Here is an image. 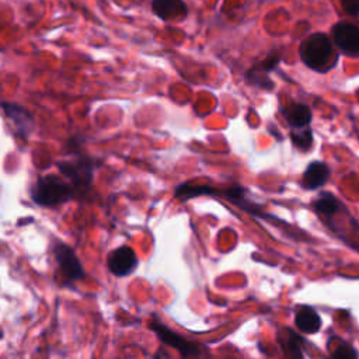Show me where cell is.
Segmentation results:
<instances>
[{
    "mask_svg": "<svg viewBox=\"0 0 359 359\" xmlns=\"http://www.w3.org/2000/svg\"><path fill=\"white\" fill-rule=\"evenodd\" d=\"M59 172L66 178L79 195H84L90 191L94 171L98 167V161L88 156H77L74 160H65L56 163Z\"/></svg>",
    "mask_w": 359,
    "mask_h": 359,
    "instance_id": "3",
    "label": "cell"
},
{
    "mask_svg": "<svg viewBox=\"0 0 359 359\" xmlns=\"http://www.w3.org/2000/svg\"><path fill=\"white\" fill-rule=\"evenodd\" d=\"M201 195H220V191L212 185H194L189 182L180 184L174 191V198L180 201H188Z\"/></svg>",
    "mask_w": 359,
    "mask_h": 359,
    "instance_id": "16",
    "label": "cell"
},
{
    "mask_svg": "<svg viewBox=\"0 0 359 359\" xmlns=\"http://www.w3.org/2000/svg\"><path fill=\"white\" fill-rule=\"evenodd\" d=\"M335 45L348 55L359 52V28L349 22H338L332 27Z\"/></svg>",
    "mask_w": 359,
    "mask_h": 359,
    "instance_id": "8",
    "label": "cell"
},
{
    "mask_svg": "<svg viewBox=\"0 0 359 359\" xmlns=\"http://www.w3.org/2000/svg\"><path fill=\"white\" fill-rule=\"evenodd\" d=\"M220 196L224 198L226 201L231 202L233 205H236L237 208H240L241 210H245L247 213L252 215V216H258V217H264L266 215H264L262 212V206L255 203L250 196L245 188L236 185L231 188H226L223 191H220Z\"/></svg>",
    "mask_w": 359,
    "mask_h": 359,
    "instance_id": "9",
    "label": "cell"
},
{
    "mask_svg": "<svg viewBox=\"0 0 359 359\" xmlns=\"http://www.w3.org/2000/svg\"><path fill=\"white\" fill-rule=\"evenodd\" d=\"M77 195L73 185L56 174H46L36 180L29 189L31 199L39 206H57Z\"/></svg>",
    "mask_w": 359,
    "mask_h": 359,
    "instance_id": "1",
    "label": "cell"
},
{
    "mask_svg": "<svg viewBox=\"0 0 359 359\" xmlns=\"http://www.w3.org/2000/svg\"><path fill=\"white\" fill-rule=\"evenodd\" d=\"M150 330L154 331V334L163 344L177 349L184 358H195V356H199L202 352V348L199 345L187 339L181 334H177L175 331H172L158 320H153L150 323Z\"/></svg>",
    "mask_w": 359,
    "mask_h": 359,
    "instance_id": "4",
    "label": "cell"
},
{
    "mask_svg": "<svg viewBox=\"0 0 359 359\" xmlns=\"http://www.w3.org/2000/svg\"><path fill=\"white\" fill-rule=\"evenodd\" d=\"M331 359H359V353L349 342L339 341V344L331 352Z\"/></svg>",
    "mask_w": 359,
    "mask_h": 359,
    "instance_id": "19",
    "label": "cell"
},
{
    "mask_svg": "<svg viewBox=\"0 0 359 359\" xmlns=\"http://www.w3.org/2000/svg\"><path fill=\"white\" fill-rule=\"evenodd\" d=\"M331 177V168L328 164L320 160H314L309 163L302 175V187L307 191H314L321 188L328 182Z\"/></svg>",
    "mask_w": 359,
    "mask_h": 359,
    "instance_id": "10",
    "label": "cell"
},
{
    "mask_svg": "<svg viewBox=\"0 0 359 359\" xmlns=\"http://www.w3.org/2000/svg\"><path fill=\"white\" fill-rule=\"evenodd\" d=\"M282 115L292 129L309 126L311 122V109L302 102H289L282 107Z\"/></svg>",
    "mask_w": 359,
    "mask_h": 359,
    "instance_id": "14",
    "label": "cell"
},
{
    "mask_svg": "<svg viewBox=\"0 0 359 359\" xmlns=\"http://www.w3.org/2000/svg\"><path fill=\"white\" fill-rule=\"evenodd\" d=\"M299 55L307 67L321 73L330 70L337 60L334 56L332 43L323 32L311 34L303 39L299 48Z\"/></svg>",
    "mask_w": 359,
    "mask_h": 359,
    "instance_id": "2",
    "label": "cell"
},
{
    "mask_svg": "<svg viewBox=\"0 0 359 359\" xmlns=\"http://www.w3.org/2000/svg\"><path fill=\"white\" fill-rule=\"evenodd\" d=\"M156 359H157V358H156Z\"/></svg>",
    "mask_w": 359,
    "mask_h": 359,
    "instance_id": "21",
    "label": "cell"
},
{
    "mask_svg": "<svg viewBox=\"0 0 359 359\" xmlns=\"http://www.w3.org/2000/svg\"><path fill=\"white\" fill-rule=\"evenodd\" d=\"M1 107H3V111L7 116V119L13 123L15 135L18 137L27 140L35 128V119H34L32 114L15 102L4 101L1 104Z\"/></svg>",
    "mask_w": 359,
    "mask_h": 359,
    "instance_id": "6",
    "label": "cell"
},
{
    "mask_svg": "<svg viewBox=\"0 0 359 359\" xmlns=\"http://www.w3.org/2000/svg\"><path fill=\"white\" fill-rule=\"evenodd\" d=\"M344 10L351 15L359 14V0H341Z\"/></svg>",
    "mask_w": 359,
    "mask_h": 359,
    "instance_id": "20",
    "label": "cell"
},
{
    "mask_svg": "<svg viewBox=\"0 0 359 359\" xmlns=\"http://www.w3.org/2000/svg\"><path fill=\"white\" fill-rule=\"evenodd\" d=\"M53 254L59 266V273L67 283L84 278L83 265L70 245L63 241H57L53 247Z\"/></svg>",
    "mask_w": 359,
    "mask_h": 359,
    "instance_id": "5",
    "label": "cell"
},
{
    "mask_svg": "<svg viewBox=\"0 0 359 359\" xmlns=\"http://www.w3.org/2000/svg\"><path fill=\"white\" fill-rule=\"evenodd\" d=\"M294 324L304 334H316L320 331L323 321L317 310L311 306H300L294 314Z\"/></svg>",
    "mask_w": 359,
    "mask_h": 359,
    "instance_id": "15",
    "label": "cell"
},
{
    "mask_svg": "<svg viewBox=\"0 0 359 359\" xmlns=\"http://www.w3.org/2000/svg\"><path fill=\"white\" fill-rule=\"evenodd\" d=\"M314 212L323 217V220H328L344 210L346 206L331 192L323 191L320 195L311 202Z\"/></svg>",
    "mask_w": 359,
    "mask_h": 359,
    "instance_id": "13",
    "label": "cell"
},
{
    "mask_svg": "<svg viewBox=\"0 0 359 359\" xmlns=\"http://www.w3.org/2000/svg\"><path fill=\"white\" fill-rule=\"evenodd\" d=\"M278 342L285 359H304L303 345L306 339L300 334L292 331L290 328H285L282 332H278Z\"/></svg>",
    "mask_w": 359,
    "mask_h": 359,
    "instance_id": "12",
    "label": "cell"
},
{
    "mask_svg": "<svg viewBox=\"0 0 359 359\" xmlns=\"http://www.w3.org/2000/svg\"><path fill=\"white\" fill-rule=\"evenodd\" d=\"M268 70L261 65V62L255 66H252L247 73H245V81L252 86V87H258L262 90H272L275 87L273 81L269 79L268 76Z\"/></svg>",
    "mask_w": 359,
    "mask_h": 359,
    "instance_id": "17",
    "label": "cell"
},
{
    "mask_svg": "<svg viewBox=\"0 0 359 359\" xmlns=\"http://www.w3.org/2000/svg\"><path fill=\"white\" fill-rule=\"evenodd\" d=\"M151 10L163 21L182 20L188 14V7L182 0H153Z\"/></svg>",
    "mask_w": 359,
    "mask_h": 359,
    "instance_id": "11",
    "label": "cell"
},
{
    "mask_svg": "<svg viewBox=\"0 0 359 359\" xmlns=\"http://www.w3.org/2000/svg\"><path fill=\"white\" fill-rule=\"evenodd\" d=\"M108 269L115 276H128L137 266V257L132 247L121 245L112 250L107 259Z\"/></svg>",
    "mask_w": 359,
    "mask_h": 359,
    "instance_id": "7",
    "label": "cell"
},
{
    "mask_svg": "<svg viewBox=\"0 0 359 359\" xmlns=\"http://www.w3.org/2000/svg\"><path fill=\"white\" fill-rule=\"evenodd\" d=\"M290 140L292 144L302 150V151H309L313 146V132L310 129V126H304V128H296L290 130Z\"/></svg>",
    "mask_w": 359,
    "mask_h": 359,
    "instance_id": "18",
    "label": "cell"
}]
</instances>
